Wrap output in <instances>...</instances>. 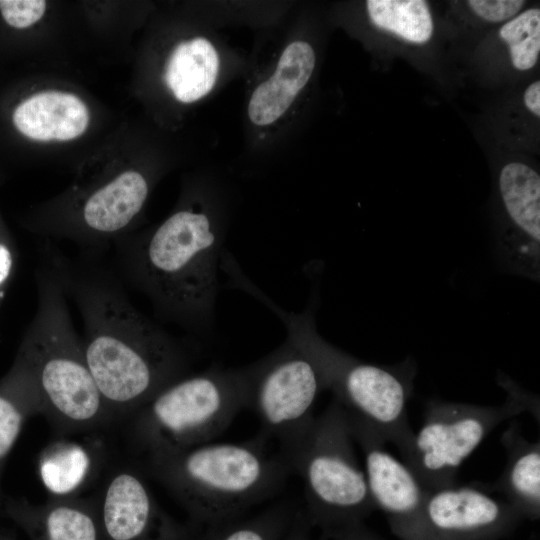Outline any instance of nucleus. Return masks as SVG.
Wrapping results in <instances>:
<instances>
[{"label": "nucleus", "mask_w": 540, "mask_h": 540, "mask_svg": "<svg viewBox=\"0 0 540 540\" xmlns=\"http://www.w3.org/2000/svg\"><path fill=\"white\" fill-rule=\"evenodd\" d=\"M218 70L216 49L209 40L196 37L176 46L168 59L164 79L177 100L192 103L212 90Z\"/></svg>", "instance_id": "6ab92c4d"}, {"label": "nucleus", "mask_w": 540, "mask_h": 540, "mask_svg": "<svg viewBox=\"0 0 540 540\" xmlns=\"http://www.w3.org/2000/svg\"><path fill=\"white\" fill-rule=\"evenodd\" d=\"M12 124L36 141H67L84 133L89 122L85 104L75 95L59 91L33 94L12 112Z\"/></svg>", "instance_id": "dca6fc26"}, {"label": "nucleus", "mask_w": 540, "mask_h": 540, "mask_svg": "<svg viewBox=\"0 0 540 540\" xmlns=\"http://www.w3.org/2000/svg\"><path fill=\"white\" fill-rule=\"evenodd\" d=\"M366 9L378 29L411 43L424 44L434 32L430 7L423 0H368Z\"/></svg>", "instance_id": "412c9836"}, {"label": "nucleus", "mask_w": 540, "mask_h": 540, "mask_svg": "<svg viewBox=\"0 0 540 540\" xmlns=\"http://www.w3.org/2000/svg\"><path fill=\"white\" fill-rule=\"evenodd\" d=\"M1 513L30 540H101L95 499L49 498L34 504L4 497Z\"/></svg>", "instance_id": "4468645a"}, {"label": "nucleus", "mask_w": 540, "mask_h": 540, "mask_svg": "<svg viewBox=\"0 0 540 540\" xmlns=\"http://www.w3.org/2000/svg\"><path fill=\"white\" fill-rule=\"evenodd\" d=\"M39 254L78 309L85 359L114 421L128 419L166 385L190 373L189 344L134 306L102 255H68L50 242L40 244Z\"/></svg>", "instance_id": "f257e3e1"}, {"label": "nucleus", "mask_w": 540, "mask_h": 540, "mask_svg": "<svg viewBox=\"0 0 540 540\" xmlns=\"http://www.w3.org/2000/svg\"><path fill=\"white\" fill-rule=\"evenodd\" d=\"M103 457L100 443L60 438L39 453L38 476L50 498L79 497L99 471Z\"/></svg>", "instance_id": "a211bd4d"}, {"label": "nucleus", "mask_w": 540, "mask_h": 540, "mask_svg": "<svg viewBox=\"0 0 540 540\" xmlns=\"http://www.w3.org/2000/svg\"><path fill=\"white\" fill-rule=\"evenodd\" d=\"M248 404V369L212 365L169 383L128 419L145 456L210 442Z\"/></svg>", "instance_id": "423d86ee"}, {"label": "nucleus", "mask_w": 540, "mask_h": 540, "mask_svg": "<svg viewBox=\"0 0 540 540\" xmlns=\"http://www.w3.org/2000/svg\"><path fill=\"white\" fill-rule=\"evenodd\" d=\"M498 37L505 44L511 65L520 72L536 66L540 55V9H524L500 25Z\"/></svg>", "instance_id": "4be33fe9"}, {"label": "nucleus", "mask_w": 540, "mask_h": 540, "mask_svg": "<svg viewBox=\"0 0 540 540\" xmlns=\"http://www.w3.org/2000/svg\"><path fill=\"white\" fill-rule=\"evenodd\" d=\"M262 435L242 443H203L145 456L146 469L188 520L236 518L276 494L292 472Z\"/></svg>", "instance_id": "20e7f679"}, {"label": "nucleus", "mask_w": 540, "mask_h": 540, "mask_svg": "<svg viewBox=\"0 0 540 540\" xmlns=\"http://www.w3.org/2000/svg\"><path fill=\"white\" fill-rule=\"evenodd\" d=\"M18 263V250L11 235L0 223V310Z\"/></svg>", "instance_id": "a878e982"}, {"label": "nucleus", "mask_w": 540, "mask_h": 540, "mask_svg": "<svg viewBox=\"0 0 540 540\" xmlns=\"http://www.w3.org/2000/svg\"><path fill=\"white\" fill-rule=\"evenodd\" d=\"M298 509L281 502L258 514L222 521L183 523L179 540H282Z\"/></svg>", "instance_id": "aec40b11"}, {"label": "nucleus", "mask_w": 540, "mask_h": 540, "mask_svg": "<svg viewBox=\"0 0 540 540\" xmlns=\"http://www.w3.org/2000/svg\"><path fill=\"white\" fill-rule=\"evenodd\" d=\"M101 540H179L183 524L155 499L143 475L115 470L95 498Z\"/></svg>", "instance_id": "ddd939ff"}, {"label": "nucleus", "mask_w": 540, "mask_h": 540, "mask_svg": "<svg viewBox=\"0 0 540 540\" xmlns=\"http://www.w3.org/2000/svg\"><path fill=\"white\" fill-rule=\"evenodd\" d=\"M46 9L42 0H0V16L11 28L26 29L40 20Z\"/></svg>", "instance_id": "393cba45"}, {"label": "nucleus", "mask_w": 540, "mask_h": 540, "mask_svg": "<svg viewBox=\"0 0 540 540\" xmlns=\"http://www.w3.org/2000/svg\"><path fill=\"white\" fill-rule=\"evenodd\" d=\"M247 369V407L260 420L259 434L276 442L289 464L313 425L314 404L325 390L319 370L289 337Z\"/></svg>", "instance_id": "1a4fd4ad"}, {"label": "nucleus", "mask_w": 540, "mask_h": 540, "mask_svg": "<svg viewBox=\"0 0 540 540\" xmlns=\"http://www.w3.org/2000/svg\"><path fill=\"white\" fill-rule=\"evenodd\" d=\"M468 12L484 24L501 25L524 10L522 0H469L463 2Z\"/></svg>", "instance_id": "b1692460"}, {"label": "nucleus", "mask_w": 540, "mask_h": 540, "mask_svg": "<svg viewBox=\"0 0 540 540\" xmlns=\"http://www.w3.org/2000/svg\"><path fill=\"white\" fill-rule=\"evenodd\" d=\"M31 416L33 413L22 401L0 387V481L5 461ZM4 497L0 487V513Z\"/></svg>", "instance_id": "5701e85b"}, {"label": "nucleus", "mask_w": 540, "mask_h": 540, "mask_svg": "<svg viewBox=\"0 0 540 540\" xmlns=\"http://www.w3.org/2000/svg\"><path fill=\"white\" fill-rule=\"evenodd\" d=\"M0 540H14V538L10 534L0 532Z\"/></svg>", "instance_id": "c756f323"}, {"label": "nucleus", "mask_w": 540, "mask_h": 540, "mask_svg": "<svg viewBox=\"0 0 540 540\" xmlns=\"http://www.w3.org/2000/svg\"><path fill=\"white\" fill-rule=\"evenodd\" d=\"M39 258L36 310L0 387L62 434L93 431L114 419L88 368L69 299L53 266Z\"/></svg>", "instance_id": "7ed1b4c3"}, {"label": "nucleus", "mask_w": 540, "mask_h": 540, "mask_svg": "<svg viewBox=\"0 0 540 540\" xmlns=\"http://www.w3.org/2000/svg\"><path fill=\"white\" fill-rule=\"evenodd\" d=\"M224 231L202 206H185L156 228L111 246L114 269L143 294L154 315L200 338L214 334Z\"/></svg>", "instance_id": "f03ea898"}, {"label": "nucleus", "mask_w": 540, "mask_h": 540, "mask_svg": "<svg viewBox=\"0 0 540 540\" xmlns=\"http://www.w3.org/2000/svg\"><path fill=\"white\" fill-rule=\"evenodd\" d=\"M505 450L504 469L488 489L498 492L523 519L540 517V442L528 441L517 421H512L500 437Z\"/></svg>", "instance_id": "2eb2a0df"}, {"label": "nucleus", "mask_w": 540, "mask_h": 540, "mask_svg": "<svg viewBox=\"0 0 540 540\" xmlns=\"http://www.w3.org/2000/svg\"><path fill=\"white\" fill-rule=\"evenodd\" d=\"M311 527L305 511L297 510L294 520L282 540H310Z\"/></svg>", "instance_id": "bb28decb"}, {"label": "nucleus", "mask_w": 540, "mask_h": 540, "mask_svg": "<svg viewBox=\"0 0 540 540\" xmlns=\"http://www.w3.org/2000/svg\"><path fill=\"white\" fill-rule=\"evenodd\" d=\"M499 384L506 401L482 406L432 399L426 403L424 421L409 447L401 454L427 490L453 485L462 463L485 437L503 421L529 411L539 421L536 396L502 374Z\"/></svg>", "instance_id": "6e6552de"}, {"label": "nucleus", "mask_w": 540, "mask_h": 540, "mask_svg": "<svg viewBox=\"0 0 540 540\" xmlns=\"http://www.w3.org/2000/svg\"><path fill=\"white\" fill-rule=\"evenodd\" d=\"M347 414L355 443L363 452L375 508L385 514L391 531L399 539L419 540L428 490L404 462L387 451L386 442L366 421L348 411Z\"/></svg>", "instance_id": "f8f14e48"}, {"label": "nucleus", "mask_w": 540, "mask_h": 540, "mask_svg": "<svg viewBox=\"0 0 540 540\" xmlns=\"http://www.w3.org/2000/svg\"><path fill=\"white\" fill-rule=\"evenodd\" d=\"M498 220L495 253L507 273L540 278V175L530 164L511 160L496 176Z\"/></svg>", "instance_id": "9d476101"}, {"label": "nucleus", "mask_w": 540, "mask_h": 540, "mask_svg": "<svg viewBox=\"0 0 540 540\" xmlns=\"http://www.w3.org/2000/svg\"><path fill=\"white\" fill-rule=\"evenodd\" d=\"M313 47L305 41L290 43L282 52L272 76L253 91L248 116L257 126L277 121L310 80L315 68Z\"/></svg>", "instance_id": "f3484780"}, {"label": "nucleus", "mask_w": 540, "mask_h": 540, "mask_svg": "<svg viewBox=\"0 0 540 540\" xmlns=\"http://www.w3.org/2000/svg\"><path fill=\"white\" fill-rule=\"evenodd\" d=\"M331 538L333 540H384L367 528L363 522L348 526L335 533Z\"/></svg>", "instance_id": "cd10ccee"}, {"label": "nucleus", "mask_w": 540, "mask_h": 540, "mask_svg": "<svg viewBox=\"0 0 540 540\" xmlns=\"http://www.w3.org/2000/svg\"><path fill=\"white\" fill-rule=\"evenodd\" d=\"M235 286L261 301L283 322L289 337L316 365L325 390H330L349 413L366 421L385 442L402 454L414 432L408 420V402L417 373L416 362L407 357L395 365L364 362L325 340L316 327L317 293L304 311L288 312L270 300L244 275Z\"/></svg>", "instance_id": "39448f33"}, {"label": "nucleus", "mask_w": 540, "mask_h": 540, "mask_svg": "<svg viewBox=\"0 0 540 540\" xmlns=\"http://www.w3.org/2000/svg\"><path fill=\"white\" fill-rule=\"evenodd\" d=\"M482 485L457 483L428 490L419 540H500L524 520Z\"/></svg>", "instance_id": "9b49d317"}, {"label": "nucleus", "mask_w": 540, "mask_h": 540, "mask_svg": "<svg viewBox=\"0 0 540 540\" xmlns=\"http://www.w3.org/2000/svg\"><path fill=\"white\" fill-rule=\"evenodd\" d=\"M354 443L347 411L333 398L289 460L303 480L308 520L328 538L376 509Z\"/></svg>", "instance_id": "0eeeda50"}, {"label": "nucleus", "mask_w": 540, "mask_h": 540, "mask_svg": "<svg viewBox=\"0 0 540 540\" xmlns=\"http://www.w3.org/2000/svg\"><path fill=\"white\" fill-rule=\"evenodd\" d=\"M522 102L526 110L537 120L540 118V81L535 80L524 90Z\"/></svg>", "instance_id": "c85d7f7f"}]
</instances>
